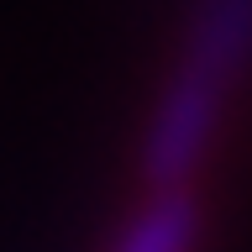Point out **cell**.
<instances>
[{"label": "cell", "instance_id": "1", "mask_svg": "<svg viewBox=\"0 0 252 252\" xmlns=\"http://www.w3.org/2000/svg\"><path fill=\"white\" fill-rule=\"evenodd\" d=\"M247 63H252V0H200L184 53L147 116V137H142L147 189H179L200 173Z\"/></svg>", "mask_w": 252, "mask_h": 252}, {"label": "cell", "instance_id": "2", "mask_svg": "<svg viewBox=\"0 0 252 252\" xmlns=\"http://www.w3.org/2000/svg\"><path fill=\"white\" fill-rule=\"evenodd\" d=\"M200 236H205V210L189 184L147 189V200L116 231L110 252H200Z\"/></svg>", "mask_w": 252, "mask_h": 252}]
</instances>
